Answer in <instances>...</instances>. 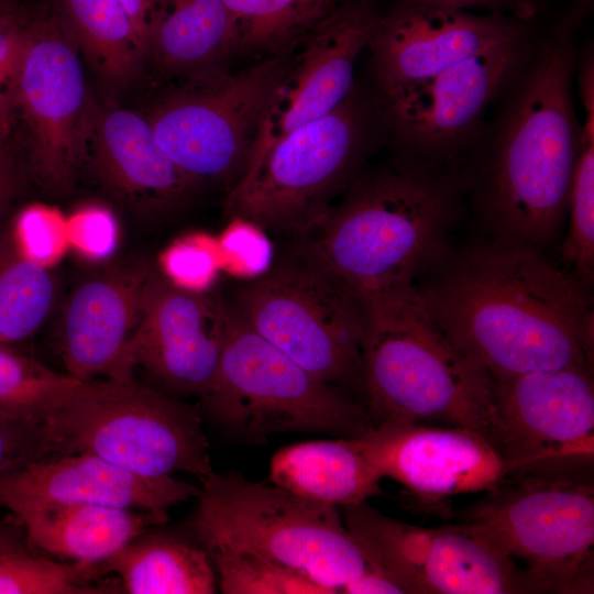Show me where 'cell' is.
<instances>
[{"label": "cell", "mask_w": 594, "mask_h": 594, "mask_svg": "<svg viewBox=\"0 0 594 594\" xmlns=\"http://www.w3.org/2000/svg\"><path fill=\"white\" fill-rule=\"evenodd\" d=\"M377 470L352 439L304 441L280 448L270 481L295 495L337 507L384 495Z\"/></svg>", "instance_id": "cb8c5ba5"}, {"label": "cell", "mask_w": 594, "mask_h": 594, "mask_svg": "<svg viewBox=\"0 0 594 594\" xmlns=\"http://www.w3.org/2000/svg\"><path fill=\"white\" fill-rule=\"evenodd\" d=\"M416 286L425 308L493 380L562 369L593 372L590 286L542 252L490 240L451 251Z\"/></svg>", "instance_id": "7a4b0ae2"}, {"label": "cell", "mask_w": 594, "mask_h": 594, "mask_svg": "<svg viewBox=\"0 0 594 594\" xmlns=\"http://www.w3.org/2000/svg\"><path fill=\"white\" fill-rule=\"evenodd\" d=\"M237 441L265 446L283 432L356 439L375 425L366 407L270 344L232 314L215 383L200 399Z\"/></svg>", "instance_id": "52a82bcc"}, {"label": "cell", "mask_w": 594, "mask_h": 594, "mask_svg": "<svg viewBox=\"0 0 594 594\" xmlns=\"http://www.w3.org/2000/svg\"><path fill=\"white\" fill-rule=\"evenodd\" d=\"M57 22L95 69L112 82L130 80L147 51L117 0H58Z\"/></svg>", "instance_id": "4316f807"}, {"label": "cell", "mask_w": 594, "mask_h": 594, "mask_svg": "<svg viewBox=\"0 0 594 594\" xmlns=\"http://www.w3.org/2000/svg\"><path fill=\"white\" fill-rule=\"evenodd\" d=\"M130 594H213L217 574L207 551L178 537L145 532L97 565Z\"/></svg>", "instance_id": "d4e9b609"}, {"label": "cell", "mask_w": 594, "mask_h": 594, "mask_svg": "<svg viewBox=\"0 0 594 594\" xmlns=\"http://www.w3.org/2000/svg\"><path fill=\"white\" fill-rule=\"evenodd\" d=\"M232 312L212 296L178 287L156 275L127 351L167 391L204 398L219 369Z\"/></svg>", "instance_id": "ac0fdd59"}, {"label": "cell", "mask_w": 594, "mask_h": 594, "mask_svg": "<svg viewBox=\"0 0 594 594\" xmlns=\"http://www.w3.org/2000/svg\"><path fill=\"white\" fill-rule=\"evenodd\" d=\"M86 381L0 344V418L38 424Z\"/></svg>", "instance_id": "f1b7e54d"}, {"label": "cell", "mask_w": 594, "mask_h": 594, "mask_svg": "<svg viewBox=\"0 0 594 594\" xmlns=\"http://www.w3.org/2000/svg\"><path fill=\"white\" fill-rule=\"evenodd\" d=\"M88 156L110 193L145 209H175L195 186L163 150L148 119L124 108L95 109Z\"/></svg>", "instance_id": "7402d4cb"}, {"label": "cell", "mask_w": 594, "mask_h": 594, "mask_svg": "<svg viewBox=\"0 0 594 594\" xmlns=\"http://www.w3.org/2000/svg\"><path fill=\"white\" fill-rule=\"evenodd\" d=\"M11 514L35 550L85 566H97L168 520L151 512L85 504L32 506Z\"/></svg>", "instance_id": "603a6c76"}, {"label": "cell", "mask_w": 594, "mask_h": 594, "mask_svg": "<svg viewBox=\"0 0 594 594\" xmlns=\"http://www.w3.org/2000/svg\"><path fill=\"white\" fill-rule=\"evenodd\" d=\"M342 594H405L404 588L391 576L370 569L360 578L346 583Z\"/></svg>", "instance_id": "60d3db41"}, {"label": "cell", "mask_w": 594, "mask_h": 594, "mask_svg": "<svg viewBox=\"0 0 594 594\" xmlns=\"http://www.w3.org/2000/svg\"><path fill=\"white\" fill-rule=\"evenodd\" d=\"M581 21L570 9L543 21L465 158L466 191L491 240L542 252L568 216L582 130L572 88Z\"/></svg>", "instance_id": "6da1fadb"}, {"label": "cell", "mask_w": 594, "mask_h": 594, "mask_svg": "<svg viewBox=\"0 0 594 594\" xmlns=\"http://www.w3.org/2000/svg\"><path fill=\"white\" fill-rule=\"evenodd\" d=\"M20 255L45 267L57 262L68 245L66 218L53 207L24 208L15 221Z\"/></svg>", "instance_id": "d6a6232c"}, {"label": "cell", "mask_w": 594, "mask_h": 594, "mask_svg": "<svg viewBox=\"0 0 594 594\" xmlns=\"http://www.w3.org/2000/svg\"><path fill=\"white\" fill-rule=\"evenodd\" d=\"M493 381L486 439L507 476L593 464V372L562 369Z\"/></svg>", "instance_id": "5bb4252c"}, {"label": "cell", "mask_w": 594, "mask_h": 594, "mask_svg": "<svg viewBox=\"0 0 594 594\" xmlns=\"http://www.w3.org/2000/svg\"><path fill=\"white\" fill-rule=\"evenodd\" d=\"M2 134L3 132L0 131V216L14 198L19 185L16 165L3 142Z\"/></svg>", "instance_id": "b9f144b4"}, {"label": "cell", "mask_w": 594, "mask_h": 594, "mask_svg": "<svg viewBox=\"0 0 594 594\" xmlns=\"http://www.w3.org/2000/svg\"><path fill=\"white\" fill-rule=\"evenodd\" d=\"M233 220L222 238V250L235 260L245 274L257 277L268 268L272 256L270 243L260 227L245 220Z\"/></svg>", "instance_id": "d590c367"}, {"label": "cell", "mask_w": 594, "mask_h": 594, "mask_svg": "<svg viewBox=\"0 0 594 594\" xmlns=\"http://www.w3.org/2000/svg\"><path fill=\"white\" fill-rule=\"evenodd\" d=\"M55 294L47 267L22 255L0 267V344L32 336L46 318Z\"/></svg>", "instance_id": "f546056e"}, {"label": "cell", "mask_w": 594, "mask_h": 594, "mask_svg": "<svg viewBox=\"0 0 594 594\" xmlns=\"http://www.w3.org/2000/svg\"><path fill=\"white\" fill-rule=\"evenodd\" d=\"M403 154L355 178L302 231L305 260L360 300L415 285L452 251L468 190L462 166Z\"/></svg>", "instance_id": "3957f363"}, {"label": "cell", "mask_w": 594, "mask_h": 594, "mask_svg": "<svg viewBox=\"0 0 594 594\" xmlns=\"http://www.w3.org/2000/svg\"><path fill=\"white\" fill-rule=\"evenodd\" d=\"M163 270L174 285L201 292L215 278L218 260L212 248L200 239H187L164 254Z\"/></svg>", "instance_id": "836d02e7"}, {"label": "cell", "mask_w": 594, "mask_h": 594, "mask_svg": "<svg viewBox=\"0 0 594 594\" xmlns=\"http://www.w3.org/2000/svg\"><path fill=\"white\" fill-rule=\"evenodd\" d=\"M592 466L510 474L465 512L524 570L532 593L594 592Z\"/></svg>", "instance_id": "ba28073f"}, {"label": "cell", "mask_w": 594, "mask_h": 594, "mask_svg": "<svg viewBox=\"0 0 594 594\" xmlns=\"http://www.w3.org/2000/svg\"><path fill=\"white\" fill-rule=\"evenodd\" d=\"M151 48L163 69L200 72L232 52V26L223 0H169L157 11Z\"/></svg>", "instance_id": "484cf974"}, {"label": "cell", "mask_w": 594, "mask_h": 594, "mask_svg": "<svg viewBox=\"0 0 594 594\" xmlns=\"http://www.w3.org/2000/svg\"><path fill=\"white\" fill-rule=\"evenodd\" d=\"M369 119L354 88L331 113L292 131L246 165L227 198V213L260 228L305 231L359 165Z\"/></svg>", "instance_id": "30bf717a"}, {"label": "cell", "mask_w": 594, "mask_h": 594, "mask_svg": "<svg viewBox=\"0 0 594 594\" xmlns=\"http://www.w3.org/2000/svg\"><path fill=\"white\" fill-rule=\"evenodd\" d=\"M52 454L90 452L145 477L215 473L199 411L153 387L86 381L40 422Z\"/></svg>", "instance_id": "8992f818"}, {"label": "cell", "mask_w": 594, "mask_h": 594, "mask_svg": "<svg viewBox=\"0 0 594 594\" xmlns=\"http://www.w3.org/2000/svg\"><path fill=\"white\" fill-rule=\"evenodd\" d=\"M29 43V28L18 25L7 12L0 14V86L16 73Z\"/></svg>", "instance_id": "74e56055"}, {"label": "cell", "mask_w": 594, "mask_h": 594, "mask_svg": "<svg viewBox=\"0 0 594 594\" xmlns=\"http://www.w3.org/2000/svg\"><path fill=\"white\" fill-rule=\"evenodd\" d=\"M191 520L200 546H227L260 556L329 590L371 569L340 509L252 482L237 471L202 483Z\"/></svg>", "instance_id": "5b68a950"}, {"label": "cell", "mask_w": 594, "mask_h": 594, "mask_svg": "<svg viewBox=\"0 0 594 594\" xmlns=\"http://www.w3.org/2000/svg\"><path fill=\"white\" fill-rule=\"evenodd\" d=\"M352 442L382 477L429 509L457 495L490 491L507 476L490 441L461 427L383 421Z\"/></svg>", "instance_id": "e0dca14e"}, {"label": "cell", "mask_w": 594, "mask_h": 594, "mask_svg": "<svg viewBox=\"0 0 594 594\" xmlns=\"http://www.w3.org/2000/svg\"><path fill=\"white\" fill-rule=\"evenodd\" d=\"M232 26V52L284 54L323 19L330 0H223Z\"/></svg>", "instance_id": "83f0119b"}, {"label": "cell", "mask_w": 594, "mask_h": 594, "mask_svg": "<svg viewBox=\"0 0 594 594\" xmlns=\"http://www.w3.org/2000/svg\"><path fill=\"white\" fill-rule=\"evenodd\" d=\"M199 487L174 476L145 477L90 452L30 460L0 477V508L85 504L155 513L197 497Z\"/></svg>", "instance_id": "ffe728a7"}, {"label": "cell", "mask_w": 594, "mask_h": 594, "mask_svg": "<svg viewBox=\"0 0 594 594\" xmlns=\"http://www.w3.org/2000/svg\"><path fill=\"white\" fill-rule=\"evenodd\" d=\"M156 275L144 263L127 264L86 280L74 292L61 338L67 374L81 381L133 380L127 351Z\"/></svg>", "instance_id": "44dd1931"}, {"label": "cell", "mask_w": 594, "mask_h": 594, "mask_svg": "<svg viewBox=\"0 0 594 594\" xmlns=\"http://www.w3.org/2000/svg\"><path fill=\"white\" fill-rule=\"evenodd\" d=\"M376 14L367 4H353L314 26L306 46L290 58L267 101L245 166L282 138L328 116L348 98L355 88V64L369 45Z\"/></svg>", "instance_id": "d6986e66"}, {"label": "cell", "mask_w": 594, "mask_h": 594, "mask_svg": "<svg viewBox=\"0 0 594 594\" xmlns=\"http://www.w3.org/2000/svg\"><path fill=\"white\" fill-rule=\"evenodd\" d=\"M12 103L9 95L3 94L0 86V131H7L10 120V110Z\"/></svg>", "instance_id": "7bdbcfd3"}, {"label": "cell", "mask_w": 594, "mask_h": 594, "mask_svg": "<svg viewBox=\"0 0 594 594\" xmlns=\"http://www.w3.org/2000/svg\"><path fill=\"white\" fill-rule=\"evenodd\" d=\"M78 50L58 22L29 28V43L10 80V100L30 135L34 175L51 193L65 194L87 157L95 109Z\"/></svg>", "instance_id": "9a60e30c"}, {"label": "cell", "mask_w": 594, "mask_h": 594, "mask_svg": "<svg viewBox=\"0 0 594 594\" xmlns=\"http://www.w3.org/2000/svg\"><path fill=\"white\" fill-rule=\"evenodd\" d=\"M130 18L140 40L151 48L158 0H117Z\"/></svg>", "instance_id": "ab89813d"}, {"label": "cell", "mask_w": 594, "mask_h": 594, "mask_svg": "<svg viewBox=\"0 0 594 594\" xmlns=\"http://www.w3.org/2000/svg\"><path fill=\"white\" fill-rule=\"evenodd\" d=\"M205 550L224 594H330L326 587L254 553L227 546Z\"/></svg>", "instance_id": "1f68e13d"}, {"label": "cell", "mask_w": 594, "mask_h": 594, "mask_svg": "<svg viewBox=\"0 0 594 594\" xmlns=\"http://www.w3.org/2000/svg\"><path fill=\"white\" fill-rule=\"evenodd\" d=\"M235 315L317 378L363 404V306L324 272L306 260L266 271L239 292Z\"/></svg>", "instance_id": "9c48e42d"}, {"label": "cell", "mask_w": 594, "mask_h": 594, "mask_svg": "<svg viewBox=\"0 0 594 594\" xmlns=\"http://www.w3.org/2000/svg\"><path fill=\"white\" fill-rule=\"evenodd\" d=\"M371 569L414 594L532 593L524 570L481 527L411 525L367 501L339 507Z\"/></svg>", "instance_id": "7c38bea8"}, {"label": "cell", "mask_w": 594, "mask_h": 594, "mask_svg": "<svg viewBox=\"0 0 594 594\" xmlns=\"http://www.w3.org/2000/svg\"><path fill=\"white\" fill-rule=\"evenodd\" d=\"M19 529V525L11 520L10 522L0 521V542L9 538Z\"/></svg>", "instance_id": "ee69618b"}, {"label": "cell", "mask_w": 594, "mask_h": 594, "mask_svg": "<svg viewBox=\"0 0 594 594\" xmlns=\"http://www.w3.org/2000/svg\"><path fill=\"white\" fill-rule=\"evenodd\" d=\"M7 12L4 0H0V14Z\"/></svg>", "instance_id": "f6af8a7d"}, {"label": "cell", "mask_w": 594, "mask_h": 594, "mask_svg": "<svg viewBox=\"0 0 594 594\" xmlns=\"http://www.w3.org/2000/svg\"><path fill=\"white\" fill-rule=\"evenodd\" d=\"M542 23L436 76L380 96L404 152L462 165L482 133L488 111L529 54Z\"/></svg>", "instance_id": "4fadbf2b"}, {"label": "cell", "mask_w": 594, "mask_h": 594, "mask_svg": "<svg viewBox=\"0 0 594 594\" xmlns=\"http://www.w3.org/2000/svg\"><path fill=\"white\" fill-rule=\"evenodd\" d=\"M289 62L284 53L233 74L211 66L156 102L147 117L156 139L195 185L240 177Z\"/></svg>", "instance_id": "8fae6325"}, {"label": "cell", "mask_w": 594, "mask_h": 594, "mask_svg": "<svg viewBox=\"0 0 594 594\" xmlns=\"http://www.w3.org/2000/svg\"><path fill=\"white\" fill-rule=\"evenodd\" d=\"M453 10L485 13H530L538 9L534 0H403Z\"/></svg>", "instance_id": "f35d334b"}, {"label": "cell", "mask_w": 594, "mask_h": 594, "mask_svg": "<svg viewBox=\"0 0 594 594\" xmlns=\"http://www.w3.org/2000/svg\"><path fill=\"white\" fill-rule=\"evenodd\" d=\"M562 260L590 286L594 278V110L585 111L569 198Z\"/></svg>", "instance_id": "4dcf8cb0"}, {"label": "cell", "mask_w": 594, "mask_h": 594, "mask_svg": "<svg viewBox=\"0 0 594 594\" xmlns=\"http://www.w3.org/2000/svg\"><path fill=\"white\" fill-rule=\"evenodd\" d=\"M540 22L539 10L480 13L402 1L376 14L367 45L380 96L436 76Z\"/></svg>", "instance_id": "2e32d148"}, {"label": "cell", "mask_w": 594, "mask_h": 594, "mask_svg": "<svg viewBox=\"0 0 594 594\" xmlns=\"http://www.w3.org/2000/svg\"><path fill=\"white\" fill-rule=\"evenodd\" d=\"M51 454L37 424L0 418V477L30 460Z\"/></svg>", "instance_id": "8d00e7d4"}, {"label": "cell", "mask_w": 594, "mask_h": 594, "mask_svg": "<svg viewBox=\"0 0 594 594\" xmlns=\"http://www.w3.org/2000/svg\"><path fill=\"white\" fill-rule=\"evenodd\" d=\"M361 302L363 404L374 425L461 427L486 439L494 381L437 326L416 285Z\"/></svg>", "instance_id": "277c9868"}, {"label": "cell", "mask_w": 594, "mask_h": 594, "mask_svg": "<svg viewBox=\"0 0 594 594\" xmlns=\"http://www.w3.org/2000/svg\"><path fill=\"white\" fill-rule=\"evenodd\" d=\"M68 244L82 255L100 260L112 252L117 243V222L107 208L90 205L66 219Z\"/></svg>", "instance_id": "e575fe53"}]
</instances>
